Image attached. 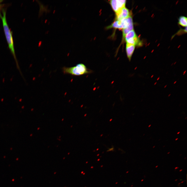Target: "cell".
Returning a JSON list of instances; mask_svg holds the SVG:
<instances>
[{
    "label": "cell",
    "mask_w": 187,
    "mask_h": 187,
    "mask_svg": "<svg viewBox=\"0 0 187 187\" xmlns=\"http://www.w3.org/2000/svg\"><path fill=\"white\" fill-rule=\"evenodd\" d=\"M126 1L111 0L110 3L112 9L116 14L118 13L121 10L125 7Z\"/></svg>",
    "instance_id": "3957f363"
},
{
    "label": "cell",
    "mask_w": 187,
    "mask_h": 187,
    "mask_svg": "<svg viewBox=\"0 0 187 187\" xmlns=\"http://www.w3.org/2000/svg\"><path fill=\"white\" fill-rule=\"evenodd\" d=\"M116 14V20L119 21L128 18L131 16L129 10L125 7Z\"/></svg>",
    "instance_id": "277c9868"
},
{
    "label": "cell",
    "mask_w": 187,
    "mask_h": 187,
    "mask_svg": "<svg viewBox=\"0 0 187 187\" xmlns=\"http://www.w3.org/2000/svg\"><path fill=\"white\" fill-rule=\"evenodd\" d=\"M62 69L64 74H71L74 76L83 75L91 72V71L88 69L84 64L82 63L78 64L72 67H64Z\"/></svg>",
    "instance_id": "7a4b0ae2"
},
{
    "label": "cell",
    "mask_w": 187,
    "mask_h": 187,
    "mask_svg": "<svg viewBox=\"0 0 187 187\" xmlns=\"http://www.w3.org/2000/svg\"><path fill=\"white\" fill-rule=\"evenodd\" d=\"M137 36L135 32L133 30L129 32L126 35L124 38L125 39V41H126L129 39L134 38V37Z\"/></svg>",
    "instance_id": "ba28073f"
},
{
    "label": "cell",
    "mask_w": 187,
    "mask_h": 187,
    "mask_svg": "<svg viewBox=\"0 0 187 187\" xmlns=\"http://www.w3.org/2000/svg\"><path fill=\"white\" fill-rule=\"evenodd\" d=\"M108 29L111 28H114L119 29H123V27L122 26L120 20H116L111 25L107 27Z\"/></svg>",
    "instance_id": "8992f818"
},
{
    "label": "cell",
    "mask_w": 187,
    "mask_h": 187,
    "mask_svg": "<svg viewBox=\"0 0 187 187\" xmlns=\"http://www.w3.org/2000/svg\"><path fill=\"white\" fill-rule=\"evenodd\" d=\"M178 24L179 25L184 27H186L187 18L184 16H181L179 18Z\"/></svg>",
    "instance_id": "9c48e42d"
},
{
    "label": "cell",
    "mask_w": 187,
    "mask_h": 187,
    "mask_svg": "<svg viewBox=\"0 0 187 187\" xmlns=\"http://www.w3.org/2000/svg\"><path fill=\"white\" fill-rule=\"evenodd\" d=\"M133 29V23H131L126 28L123 29V38H124L126 35L130 31Z\"/></svg>",
    "instance_id": "52a82bcc"
},
{
    "label": "cell",
    "mask_w": 187,
    "mask_h": 187,
    "mask_svg": "<svg viewBox=\"0 0 187 187\" xmlns=\"http://www.w3.org/2000/svg\"><path fill=\"white\" fill-rule=\"evenodd\" d=\"M135 46L134 45L127 43L126 46V51L127 57L130 61L133 53Z\"/></svg>",
    "instance_id": "5b68a950"
},
{
    "label": "cell",
    "mask_w": 187,
    "mask_h": 187,
    "mask_svg": "<svg viewBox=\"0 0 187 187\" xmlns=\"http://www.w3.org/2000/svg\"><path fill=\"white\" fill-rule=\"evenodd\" d=\"M3 13V16H2L0 13V17L2 20L4 31L7 40L9 45V48L15 59L17 67L19 68V67L16 58L15 53L12 33L7 24L6 18V12L4 10Z\"/></svg>",
    "instance_id": "6da1fadb"
}]
</instances>
